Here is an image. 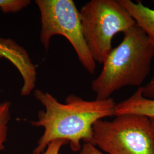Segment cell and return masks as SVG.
Masks as SVG:
<instances>
[{
  "label": "cell",
  "mask_w": 154,
  "mask_h": 154,
  "mask_svg": "<svg viewBox=\"0 0 154 154\" xmlns=\"http://www.w3.org/2000/svg\"><path fill=\"white\" fill-rule=\"evenodd\" d=\"M119 1L131 15L136 25L146 34L154 50V9L144 5L142 1Z\"/></svg>",
  "instance_id": "8992f818"
},
{
  "label": "cell",
  "mask_w": 154,
  "mask_h": 154,
  "mask_svg": "<svg viewBox=\"0 0 154 154\" xmlns=\"http://www.w3.org/2000/svg\"><path fill=\"white\" fill-rule=\"evenodd\" d=\"M31 4L30 0H0V9L4 13H17Z\"/></svg>",
  "instance_id": "9c48e42d"
},
{
  "label": "cell",
  "mask_w": 154,
  "mask_h": 154,
  "mask_svg": "<svg viewBox=\"0 0 154 154\" xmlns=\"http://www.w3.org/2000/svg\"><path fill=\"white\" fill-rule=\"evenodd\" d=\"M41 14L40 41L46 49L56 35L65 37L77 53L79 61L90 74L96 70L83 34L79 11L72 0H35Z\"/></svg>",
  "instance_id": "5b68a950"
},
{
  "label": "cell",
  "mask_w": 154,
  "mask_h": 154,
  "mask_svg": "<svg viewBox=\"0 0 154 154\" xmlns=\"http://www.w3.org/2000/svg\"><path fill=\"white\" fill-rule=\"evenodd\" d=\"M35 99L45 107L38 112V119L30 122L34 127L44 131L39 139L33 154L44 152L53 141H67L72 151H79L81 142L93 143V126L96 122L116 116V103L112 98L86 100L75 94L61 103L53 95L41 90L34 92Z\"/></svg>",
  "instance_id": "6da1fadb"
},
{
  "label": "cell",
  "mask_w": 154,
  "mask_h": 154,
  "mask_svg": "<svg viewBox=\"0 0 154 154\" xmlns=\"http://www.w3.org/2000/svg\"><path fill=\"white\" fill-rule=\"evenodd\" d=\"M123 34L121 42L111 51L100 74L91 83L96 99H109L126 86L140 88L151 72L154 50L146 34L137 25Z\"/></svg>",
  "instance_id": "7a4b0ae2"
},
{
  "label": "cell",
  "mask_w": 154,
  "mask_h": 154,
  "mask_svg": "<svg viewBox=\"0 0 154 154\" xmlns=\"http://www.w3.org/2000/svg\"><path fill=\"white\" fill-rule=\"evenodd\" d=\"M142 93L144 97L154 99V76L144 86H142Z\"/></svg>",
  "instance_id": "8fae6325"
},
{
  "label": "cell",
  "mask_w": 154,
  "mask_h": 154,
  "mask_svg": "<svg viewBox=\"0 0 154 154\" xmlns=\"http://www.w3.org/2000/svg\"><path fill=\"white\" fill-rule=\"evenodd\" d=\"M109 154H154V128L146 116L127 114L93 126V143Z\"/></svg>",
  "instance_id": "277c9868"
},
{
  "label": "cell",
  "mask_w": 154,
  "mask_h": 154,
  "mask_svg": "<svg viewBox=\"0 0 154 154\" xmlns=\"http://www.w3.org/2000/svg\"><path fill=\"white\" fill-rule=\"evenodd\" d=\"M79 151V154H105L91 143H85Z\"/></svg>",
  "instance_id": "7c38bea8"
},
{
  "label": "cell",
  "mask_w": 154,
  "mask_h": 154,
  "mask_svg": "<svg viewBox=\"0 0 154 154\" xmlns=\"http://www.w3.org/2000/svg\"><path fill=\"white\" fill-rule=\"evenodd\" d=\"M151 119V121L152 122V126L154 127V118H150Z\"/></svg>",
  "instance_id": "5bb4252c"
},
{
  "label": "cell",
  "mask_w": 154,
  "mask_h": 154,
  "mask_svg": "<svg viewBox=\"0 0 154 154\" xmlns=\"http://www.w3.org/2000/svg\"><path fill=\"white\" fill-rule=\"evenodd\" d=\"M11 102L5 101L0 103V152L5 148L8 140V125L11 119Z\"/></svg>",
  "instance_id": "ba28073f"
},
{
  "label": "cell",
  "mask_w": 154,
  "mask_h": 154,
  "mask_svg": "<svg viewBox=\"0 0 154 154\" xmlns=\"http://www.w3.org/2000/svg\"><path fill=\"white\" fill-rule=\"evenodd\" d=\"M67 144H69V142L64 140L53 141L47 146L44 152L39 154H59L61 147Z\"/></svg>",
  "instance_id": "30bf717a"
},
{
  "label": "cell",
  "mask_w": 154,
  "mask_h": 154,
  "mask_svg": "<svg viewBox=\"0 0 154 154\" xmlns=\"http://www.w3.org/2000/svg\"><path fill=\"white\" fill-rule=\"evenodd\" d=\"M153 4H154V1H153Z\"/></svg>",
  "instance_id": "9a60e30c"
},
{
  "label": "cell",
  "mask_w": 154,
  "mask_h": 154,
  "mask_svg": "<svg viewBox=\"0 0 154 154\" xmlns=\"http://www.w3.org/2000/svg\"><path fill=\"white\" fill-rule=\"evenodd\" d=\"M83 37L95 62L103 64L113 49L112 41L136 25L119 0H91L79 11Z\"/></svg>",
  "instance_id": "3957f363"
},
{
  "label": "cell",
  "mask_w": 154,
  "mask_h": 154,
  "mask_svg": "<svg viewBox=\"0 0 154 154\" xmlns=\"http://www.w3.org/2000/svg\"><path fill=\"white\" fill-rule=\"evenodd\" d=\"M2 48V41H1V38H0V57H1V50Z\"/></svg>",
  "instance_id": "4fadbf2b"
},
{
  "label": "cell",
  "mask_w": 154,
  "mask_h": 154,
  "mask_svg": "<svg viewBox=\"0 0 154 154\" xmlns=\"http://www.w3.org/2000/svg\"><path fill=\"white\" fill-rule=\"evenodd\" d=\"M133 114L154 118V99L144 97L142 86L138 88L129 98L116 103V116Z\"/></svg>",
  "instance_id": "52a82bcc"
}]
</instances>
